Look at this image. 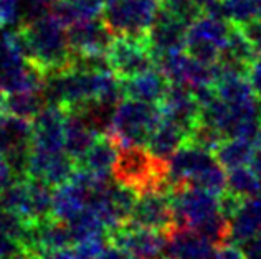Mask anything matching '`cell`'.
<instances>
[{
	"label": "cell",
	"mask_w": 261,
	"mask_h": 259,
	"mask_svg": "<svg viewBox=\"0 0 261 259\" xmlns=\"http://www.w3.org/2000/svg\"><path fill=\"white\" fill-rule=\"evenodd\" d=\"M4 96H5V93L0 90V116L4 114Z\"/></svg>",
	"instance_id": "obj_39"
},
{
	"label": "cell",
	"mask_w": 261,
	"mask_h": 259,
	"mask_svg": "<svg viewBox=\"0 0 261 259\" xmlns=\"http://www.w3.org/2000/svg\"><path fill=\"white\" fill-rule=\"evenodd\" d=\"M159 7L185 25H190L202 15L200 7L197 5L195 0H161Z\"/></svg>",
	"instance_id": "obj_30"
},
{
	"label": "cell",
	"mask_w": 261,
	"mask_h": 259,
	"mask_svg": "<svg viewBox=\"0 0 261 259\" xmlns=\"http://www.w3.org/2000/svg\"><path fill=\"white\" fill-rule=\"evenodd\" d=\"M96 134L89 127L76 109H66L65 114V132H63V151L78 162L85 155L88 147L93 144Z\"/></svg>",
	"instance_id": "obj_19"
},
{
	"label": "cell",
	"mask_w": 261,
	"mask_h": 259,
	"mask_svg": "<svg viewBox=\"0 0 261 259\" xmlns=\"http://www.w3.org/2000/svg\"><path fill=\"white\" fill-rule=\"evenodd\" d=\"M185 183L218 196L226 190V170L215 160L212 165L205 167L189 180H185Z\"/></svg>",
	"instance_id": "obj_27"
},
{
	"label": "cell",
	"mask_w": 261,
	"mask_h": 259,
	"mask_svg": "<svg viewBox=\"0 0 261 259\" xmlns=\"http://www.w3.org/2000/svg\"><path fill=\"white\" fill-rule=\"evenodd\" d=\"M20 25V0H0V28Z\"/></svg>",
	"instance_id": "obj_32"
},
{
	"label": "cell",
	"mask_w": 261,
	"mask_h": 259,
	"mask_svg": "<svg viewBox=\"0 0 261 259\" xmlns=\"http://www.w3.org/2000/svg\"><path fill=\"white\" fill-rule=\"evenodd\" d=\"M215 96L226 104H240L245 101L256 98L248 83V78L243 74H220L214 84Z\"/></svg>",
	"instance_id": "obj_22"
},
{
	"label": "cell",
	"mask_w": 261,
	"mask_h": 259,
	"mask_svg": "<svg viewBox=\"0 0 261 259\" xmlns=\"http://www.w3.org/2000/svg\"><path fill=\"white\" fill-rule=\"evenodd\" d=\"M167 162H169V182L170 187H172L174 183L189 180L190 177H194L205 167L212 165L215 162V155L195 146L184 144L169 157Z\"/></svg>",
	"instance_id": "obj_15"
},
{
	"label": "cell",
	"mask_w": 261,
	"mask_h": 259,
	"mask_svg": "<svg viewBox=\"0 0 261 259\" xmlns=\"http://www.w3.org/2000/svg\"><path fill=\"white\" fill-rule=\"evenodd\" d=\"M119 151V144L111 134H99L96 135L93 144L88 147L85 155L76 162V167L85 168L91 174L109 175L111 174L113 163Z\"/></svg>",
	"instance_id": "obj_18"
},
{
	"label": "cell",
	"mask_w": 261,
	"mask_h": 259,
	"mask_svg": "<svg viewBox=\"0 0 261 259\" xmlns=\"http://www.w3.org/2000/svg\"><path fill=\"white\" fill-rule=\"evenodd\" d=\"M37 238L42 251H60L71 248L74 241L68 224L57 218H45L42 221H35Z\"/></svg>",
	"instance_id": "obj_21"
},
{
	"label": "cell",
	"mask_w": 261,
	"mask_h": 259,
	"mask_svg": "<svg viewBox=\"0 0 261 259\" xmlns=\"http://www.w3.org/2000/svg\"><path fill=\"white\" fill-rule=\"evenodd\" d=\"M187 26L180 20L170 15L161 7H157L155 17L146 33V43L152 56L175 51H185V33Z\"/></svg>",
	"instance_id": "obj_10"
},
{
	"label": "cell",
	"mask_w": 261,
	"mask_h": 259,
	"mask_svg": "<svg viewBox=\"0 0 261 259\" xmlns=\"http://www.w3.org/2000/svg\"><path fill=\"white\" fill-rule=\"evenodd\" d=\"M261 228V192L245 198L228 220V241L243 244L251 240Z\"/></svg>",
	"instance_id": "obj_16"
},
{
	"label": "cell",
	"mask_w": 261,
	"mask_h": 259,
	"mask_svg": "<svg viewBox=\"0 0 261 259\" xmlns=\"http://www.w3.org/2000/svg\"><path fill=\"white\" fill-rule=\"evenodd\" d=\"M65 114L66 109L58 104H43V107L30 121V147L46 152L63 151Z\"/></svg>",
	"instance_id": "obj_9"
},
{
	"label": "cell",
	"mask_w": 261,
	"mask_h": 259,
	"mask_svg": "<svg viewBox=\"0 0 261 259\" xmlns=\"http://www.w3.org/2000/svg\"><path fill=\"white\" fill-rule=\"evenodd\" d=\"M106 58L111 71L119 79H129L141 73L154 70V56L146 43V38L118 35L106 50Z\"/></svg>",
	"instance_id": "obj_6"
},
{
	"label": "cell",
	"mask_w": 261,
	"mask_h": 259,
	"mask_svg": "<svg viewBox=\"0 0 261 259\" xmlns=\"http://www.w3.org/2000/svg\"><path fill=\"white\" fill-rule=\"evenodd\" d=\"M223 5L226 20L235 25L261 18V0H223Z\"/></svg>",
	"instance_id": "obj_29"
},
{
	"label": "cell",
	"mask_w": 261,
	"mask_h": 259,
	"mask_svg": "<svg viewBox=\"0 0 261 259\" xmlns=\"http://www.w3.org/2000/svg\"><path fill=\"white\" fill-rule=\"evenodd\" d=\"M74 170H76V162L65 151L46 152L30 149L27 177L40 179L55 188L70 180Z\"/></svg>",
	"instance_id": "obj_11"
},
{
	"label": "cell",
	"mask_w": 261,
	"mask_h": 259,
	"mask_svg": "<svg viewBox=\"0 0 261 259\" xmlns=\"http://www.w3.org/2000/svg\"><path fill=\"white\" fill-rule=\"evenodd\" d=\"M187 132L167 119H161L146 142L147 151L161 159H169L178 147L185 144Z\"/></svg>",
	"instance_id": "obj_20"
},
{
	"label": "cell",
	"mask_w": 261,
	"mask_h": 259,
	"mask_svg": "<svg viewBox=\"0 0 261 259\" xmlns=\"http://www.w3.org/2000/svg\"><path fill=\"white\" fill-rule=\"evenodd\" d=\"M248 165L261 183V146H255V151H253V155H251Z\"/></svg>",
	"instance_id": "obj_38"
},
{
	"label": "cell",
	"mask_w": 261,
	"mask_h": 259,
	"mask_svg": "<svg viewBox=\"0 0 261 259\" xmlns=\"http://www.w3.org/2000/svg\"><path fill=\"white\" fill-rule=\"evenodd\" d=\"M43 104L42 91H15L4 96V112L27 121H32Z\"/></svg>",
	"instance_id": "obj_24"
},
{
	"label": "cell",
	"mask_w": 261,
	"mask_h": 259,
	"mask_svg": "<svg viewBox=\"0 0 261 259\" xmlns=\"http://www.w3.org/2000/svg\"><path fill=\"white\" fill-rule=\"evenodd\" d=\"M238 28L242 30L245 38L251 43V46L256 51L261 50V18L250 20V22H245L242 25H238Z\"/></svg>",
	"instance_id": "obj_33"
},
{
	"label": "cell",
	"mask_w": 261,
	"mask_h": 259,
	"mask_svg": "<svg viewBox=\"0 0 261 259\" xmlns=\"http://www.w3.org/2000/svg\"><path fill=\"white\" fill-rule=\"evenodd\" d=\"M162 119L174 122L185 132L197 124L200 118V106L195 101L190 88L182 83H169V88L159 103Z\"/></svg>",
	"instance_id": "obj_12"
},
{
	"label": "cell",
	"mask_w": 261,
	"mask_h": 259,
	"mask_svg": "<svg viewBox=\"0 0 261 259\" xmlns=\"http://www.w3.org/2000/svg\"><path fill=\"white\" fill-rule=\"evenodd\" d=\"M18 251H23L22 248L18 246V243L10 238L9 235H5L2 229H0V259H7L13 256Z\"/></svg>",
	"instance_id": "obj_36"
},
{
	"label": "cell",
	"mask_w": 261,
	"mask_h": 259,
	"mask_svg": "<svg viewBox=\"0 0 261 259\" xmlns=\"http://www.w3.org/2000/svg\"><path fill=\"white\" fill-rule=\"evenodd\" d=\"M226 192L245 200L261 192V183L248 165L235 167L226 170Z\"/></svg>",
	"instance_id": "obj_26"
},
{
	"label": "cell",
	"mask_w": 261,
	"mask_h": 259,
	"mask_svg": "<svg viewBox=\"0 0 261 259\" xmlns=\"http://www.w3.org/2000/svg\"><path fill=\"white\" fill-rule=\"evenodd\" d=\"M225 140V137L220 134L215 127H212L208 124H205L202 121H197V124L189 131L185 144L195 146L198 149L214 154L217 151V147Z\"/></svg>",
	"instance_id": "obj_28"
},
{
	"label": "cell",
	"mask_w": 261,
	"mask_h": 259,
	"mask_svg": "<svg viewBox=\"0 0 261 259\" xmlns=\"http://www.w3.org/2000/svg\"><path fill=\"white\" fill-rule=\"evenodd\" d=\"M108 244L139 259H152L166 251L167 235L162 231L122 223L106 231Z\"/></svg>",
	"instance_id": "obj_7"
},
{
	"label": "cell",
	"mask_w": 261,
	"mask_h": 259,
	"mask_svg": "<svg viewBox=\"0 0 261 259\" xmlns=\"http://www.w3.org/2000/svg\"><path fill=\"white\" fill-rule=\"evenodd\" d=\"M246 78H248V83L253 90V94L256 96V99L261 101V63L259 61H253L248 73H246Z\"/></svg>",
	"instance_id": "obj_35"
},
{
	"label": "cell",
	"mask_w": 261,
	"mask_h": 259,
	"mask_svg": "<svg viewBox=\"0 0 261 259\" xmlns=\"http://www.w3.org/2000/svg\"><path fill=\"white\" fill-rule=\"evenodd\" d=\"M106 246H108L106 236L91 238V240H85V241L74 243L73 246L70 248L71 259H96Z\"/></svg>",
	"instance_id": "obj_31"
},
{
	"label": "cell",
	"mask_w": 261,
	"mask_h": 259,
	"mask_svg": "<svg viewBox=\"0 0 261 259\" xmlns=\"http://www.w3.org/2000/svg\"><path fill=\"white\" fill-rule=\"evenodd\" d=\"M126 223L141 228L162 231L167 235L170 229L177 226L169 192L157 190V192L137 195V200Z\"/></svg>",
	"instance_id": "obj_8"
},
{
	"label": "cell",
	"mask_w": 261,
	"mask_h": 259,
	"mask_svg": "<svg viewBox=\"0 0 261 259\" xmlns=\"http://www.w3.org/2000/svg\"><path fill=\"white\" fill-rule=\"evenodd\" d=\"M25 42V56L46 73L70 68L71 48L68 43L66 26L50 12L32 22L18 25Z\"/></svg>",
	"instance_id": "obj_1"
},
{
	"label": "cell",
	"mask_w": 261,
	"mask_h": 259,
	"mask_svg": "<svg viewBox=\"0 0 261 259\" xmlns=\"http://www.w3.org/2000/svg\"><path fill=\"white\" fill-rule=\"evenodd\" d=\"M157 7L154 0H105L101 18L114 37L146 38Z\"/></svg>",
	"instance_id": "obj_4"
},
{
	"label": "cell",
	"mask_w": 261,
	"mask_h": 259,
	"mask_svg": "<svg viewBox=\"0 0 261 259\" xmlns=\"http://www.w3.org/2000/svg\"><path fill=\"white\" fill-rule=\"evenodd\" d=\"M25 179L30 195V223L50 218L53 205V187L40 179H32V177H25Z\"/></svg>",
	"instance_id": "obj_25"
},
{
	"label": "cell",
	"mask_w": 261,
	"mask_h": 259,
	"mask_svg": "<svg viewBox=\"0 0 261 259\" xmlns=\"http://www.w3.org/2000/svg\"><path fill=\"white\" fill-rule=\"evenodd\" d=\"M66 35L71 53L74 54L106 53L114 38L101 17L78 20L66 26Z\"/></svg>",
	"instance_id": "obj_13"
},
{
	"label": "cell",
	"mask_w": 261,
	"mask_h": 259,
	"mask_svg": "<svg viewBox=\"0 0 261 259\" xmlns=\"http://www.w3.org/2000/svg\"><path fill=\"white\" fill-rule=\"evenodd\" d=\"M253 151H255L253 142L240 137H228L217 147L214 155L220 165L225 170H230L235 167L248 165Z\"/></svg>",
	"instance_id": "obj_23"
},
{
	"label": "cell",
	"mask_w": 261,
	"mask_h": 259,
	"mask_svg": "<svg viewBox=\"0 0 261 259\" xmlns=\"http://www.w3.org/2000/svg\"><path fill=\"white\" fill-rule=\"evenodd\" d=\"M233 25L230 20L200 15L187 26L185 53L203 63H215Z\"/></svg>",
	"instance_id": "obj_5"
},
{
	"label": "cell",
	"mask_w": 261,
	"mask_h": 259,
	"mask_svg": "<svg viewBox=\"0 0 261 259\" xmlns=\"http://www.w3.org/2000/svg\"><path fill=\"white\" fill-rule=\"evenodd\" d=\"M255 60H256V61H259V63H261V50H258V51H256V56H255Z\"/></svg>",
	"instance_id": "obj_40"
},
{
	"label": "cell",
	"mask_w": 261,
	"mask_h": 259,
	"mask_svg": "<svg viewBox=\"0 0 261 259\" xmlns=\"http://www.w3.org/2000/svg\"><path fill=\"white\" fill-rule=\"evenodd\" d=\"M214 259H246V254L240 244L231 241H223L215 246Z\"/></svg>",
	"instance_id": "obj_34"
},
{
	"label": "cell",
	"mask_w": 261,
	"mask_h": 259,
	"mask_svg": "<svg viewBox=\"0 0 261 259\" xmlns=\"http://www.w3.org/2000/svg\"><path fill=\"white\" fill-rule=\"evenodd\" d=\"M162 119L159 104L122 98L114 107L109 134L122 146H146L149 135Z\"/></svg>",
	"instance_id": "obj_3"
},
{
	"label": "cell",
	"mask_w": 261,
	"mask_h": 259,
	"mask_svg": "<svg viewBox=\"0 0 261 259\" xmlns=\"http://www.w3.org/2000/svg\"><path fill=\"white\" fill-rule=\"evenodd\" d=\"M113 180L130 188L136 195L147 192H169V162L152 155L146 146L119 147L111 168Z\"/></svg>",
	"instance_id": "obj_2"
},
{
	"label": "cell",
	"mask_w": 261,
	"mask_h": 259,
	"mask_svg": "<svg viewBox=\"0 0 261 259\" xmlns=\"http://www.w3.org/2000/svg\"><path fill=\"white\" fill-rule=\"evenodd\" d=\"M121 86L124 98L159 104L169 88V81L154 68L129 79H121Z\"/></svg>",
	"instance_id": "obj_17"
},
{
	"label": "cell",
	"mask_w": 261,
	"mask_h": 259,
	"mask_svg": "<svg viewBox=\"0 0 261 259\" xmlns=\"http://www.w3.org/2000/svg\"><path fill=\"white\" fill-rule=\"evenodd\" d=\"M15 180V175L10 170V167L7 165V162L0 157V190L9 185L10 182Z\"/></svg>",
	"instance_id": "obj_37"
},
{
	"label": "cell",
	"mask_w": 261,
	"mask_h": 259,
	"mask_svg": "<svg viewBox=\"0 0 261 259\" xmlns=\"http://www.w3.org/2000/svg\"><path fill=\"white\" fill-rule=\"evenodd\" d=\"M154 2H157V4H159V2H161V0H154Z\"/></svg>",
	"instance_id": "obj_41"
},
{
	"label": "cell",
	"mask_w": 261,
	"mask_h": 259,
	"mask_svg": "<svg viewBox=\"0 0 261 259\" xmlns=\"http://www.w3.org/2000/svg\"><path fill=\"white\" fill-rule=\"evenodd\" d=\"M164 253L172 259H214L215 244L195 229L175 226L167 233Z\"/></svg>",
	"instance_id": "obj_14"
}]
</instances>
